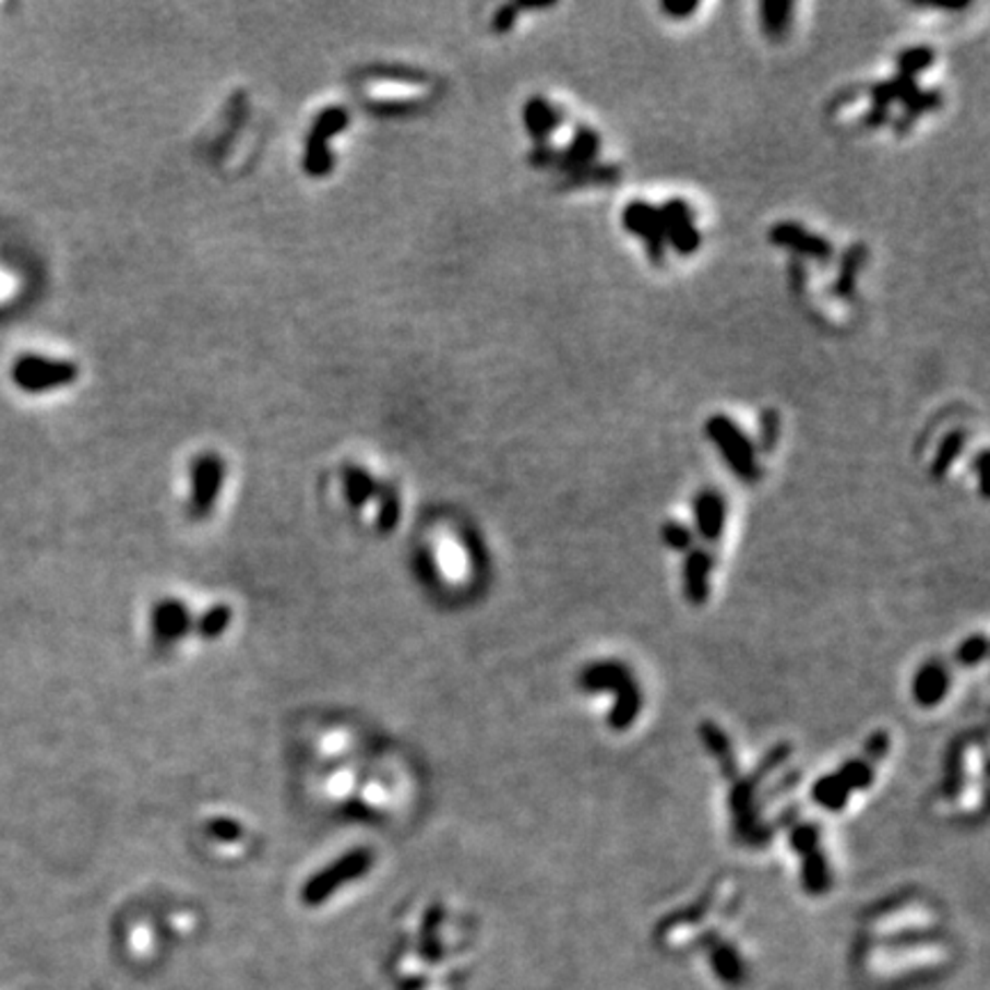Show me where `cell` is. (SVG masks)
Masks as SVG:
<instances>
[{"instance_id":"1","label":"cell","mask_w":990,"mask_h":990,"mask_svg":"<svg viewBox=\"0 0 990 990\" xmlns=\"http://www.w3.org/2000/svg\"><path fill=\"white\" fill-rule=\"evenodd\" d=\"M706 433L720 448L725 462L736 475L746 481H754L759 477L754 445L739 425L731 422L727 416H713L706 422Z\"/></svg>"},{"instance_id":"2","label":"cell","mask_w":990,"mask_h":990,"mask_svg":"<svg viewBox=\"0 0 990 990\" xmlns=\"http://www.w3.org/2000/svg\"><path fill=\"white\" fill-rule=\"evenodd\" d=\"M79 377L76 365L49 360L41 356H23L12 367V379L21 390L41 393V390L72 383Z\"/></svg>"},{"instance_id":"3","label":"cell","mask_w":990,"mask_h":990,"mask_svg":"<svg viewBox=\"0 0 990 990\" xmlns=\"http://www.w3.org/2000/svg\"><path fill=\"white\" fill-rule=\"evenodd\" d=\"M621 223H624V227L631 235L644 239V243H647V250H649V258L656 264H660L663 252H665V227H663L658 206L635 200L624 210Z\"/></svg>"},{"instance_id":"4","label":"cell","mask_w":990,"mask_h":990,"mask_svg":"<svg viewBox=\"0 0 990 990\" xmlns=\"http://www.w3.org/2000/svg\"><path fill=\"white\" fill-rule=\"evenodd\" d=\"M660 218L665 227V241H670V246L677 252L690 255V252H695L700 248L702 235L693 223V212H690V206L683 200H670L663 204Z\"/></svg>"},{"instance_id":"5","label":"cell","mask_w":990,"mask_h":990,"mask_svg":"<svg viewBox=\"0 0 990 990\" xmlns=\"http://www.w3.org/2000/svg\"><path fill=\"white\" fill-rule=\"evenodd\" d=\"M871 779V764L869 762H854L842 768L839 775L821 779L816 785V800L825 804L827 810H839V804L846 802L848 794L856 787H867Z\"/></svg>"},{"instance_id":"6","label":"cell","mask_w":990,"mask_h":990,"mask_svg":"<svg viewBox=\"0 0 990 990\" xmlns=\"http://www.w3.org/2000/svg\"><path fill=\"white\" fill-rule=\"evenodd\" d=\"M771 241L775 246H782V248H789L794 252H798V255H804V258H812V260H819V262H827L833 255V246L827 243L825 239L808 232V229L796 225V223H777L773 229H771Z\"/></svg>"},{"instance_id":"7","label":"cell","mask_w":990,"mask_h":990,"mask_svg":"<svg viewBox=\"0 0 990 990\" xmlns=\"http://www.w3.org/2000/svg\"><path fill=\"white\" fill-rule=\"evenodd\" d=\"M727 506L720 493L716 491H704L695 498V523L700 535L708 541H716L723 535L725 527V516Z\"/></svg>"},{"instance_id":"8","label":"cell","mask_w":990,"mask_h":990,"mask_svg":"<svg viewBox=\"0 0 990 990\" xmlns=\"http://www.w3.org/2000/svg\"><path fill=\"white\" fill-rule=\"evenodd\" d=\"M523 118H525V127L529 131V135L535 138V141H546V138L556 131L562 122V115L560 110L548 104L544 97H535V99H529L527 106H525V112H523Z\"/></svg>"},{"instance_id":"9","label":"cell","mask_w":990,"mask_h":990,"mask_svg":"<svg viewBox=\"0 0 990 990\" xmlns=\"http://www.w3.org/2000/svg\"><path fill=\"white\" fill-rule=\"evenodd\" d=\"M947 672L940 665H929L915 679V700L925 706H933L947 693Z\"/></svg>"},{"instance_id":"10","label":"cell","mask_w":990,"mask_h":990,"mask_svg":"<svg viewBox=\"0 0 990 990\" xmlns=\"http://www.w3.org/2000/svg\"><path fill=\"white\" fill-rule=\"evenodd\" d=\"M598 152V135L592 129H579L571 147L566 150L562 164L564 168H585L592 164V158Z\"/></svg>"},{"instance_id":"11","label":"cell","mask_w":990,"mask_h":990,"mask_svg":"<svg viewBox=\"0 0 990 990\" xmlns=\"http://www.w3.org/2000/svg\"><path fill=\"white\" fill-rule=\"evenodd\" d=\"M791 12H794L791 3H771V0H766V3L762 5L764 33L773 39L785 35L787 28L791 26Z\"/></svg>"},{"instance_id":"12","label":"cell","mask_w":990,"mask_h":990,"mask_svg":"<svg viewBox=\"0 0 990 990\" xmlns=\"http://www.w3.org/2000/svg\"><path fill=\"white\" fill-rule=\"evenodd\" d=\"M933 58L935 56L929 46H913V49H906L904 53H899L896 64H899V69H902V76L915 79L919 72H925L927 67L933 64Z\"/></svg>"},{"instance_id":"13","label":"cell","mask_w":990,"mask_h":990,"mask_svg":"<svg viewBox=\"0 0 990 990\" xmlns=\"http://www.w3.org/2000/svg\"><path fill=\"white\" fill-rule=\"evenodd\" d=\"M965 445V433L963 431H952L945 441H942L938 454H935V462H933V475L942 477L947 473V468L956 462V456L961 454Z\"/></svg>"},{"instance_id":"14","label":"cell","mask_w":990,"mask_h":990,"mask_svg":"<svg viewBox=\"0 0 990 990\" xmlns=\"http://www.w3.org/2000/svg\"><path fill=\"white\" fill-rule=\"evenodd\" d=\"M862 262H864V248H862V246L850 248V252L844 258L842 273H839V283H837V287H835V291H837L839 296H850V291H854L856 273H858V269L862 266Z\"/></svg>"},{"instance_id":"15","label":"cell","mask_w":990,"mask_h":990,"mask_svg":"<svg viewBox=\"0 0 990 990\" xmlns=\"http://www.w3.org/2000/svg\"><path fill=\"white\" fill-rule=\"evenodd\" d=\"M690 539H693V535H690V529L683 525V523H667L665 525V541L670 544L672 548H688L690 546Z\"/></svg>"},{"instance_id":"16","label":"cell","mask_w":990,"mask_h":990,"mask_svg":"<svg viewBox=\"0 0 990 990\" xmlns=\"http://www.w3.org/2000/svg\"><path fill=\"white\" fill-rule=\"evenodd\" d=\"M777 429H779V418L775 410H766L762 418V448L771 450L777 439Z\"/></svg>"},{"instance_id":"17","label":"cell","mask_w":990,"mask_h":990,"mask_svg":"<svg viewBox=\"0 0 990 990\" xmlns=\"http://www.w3.org/2000/svg\"><path fill=\"white\" fill-rule=\"evenodd\" d=\"M518 10H521L518 5H516V8H514V5H510V8H504L502 12H498V16H496V21H493V28H498L500 33L510 31V28L514 26V21H516V12H518Z\"/></svg>"},{"instance_id":"18","label":"cell","mask_w":990,"mask_h":990,"mask_svg":"<svg viewBox=\"0 0 990 990\" xmlns=\"http://www.w3.org/2000/svg\"><path fill=\"white\" fill-rule=\"evenodd\" d=\"M663 10L667 14H672V16H685L690 12H695L697 5L695 3H685V5H681V3H663Z\"/></svg>"}]
</instances>
